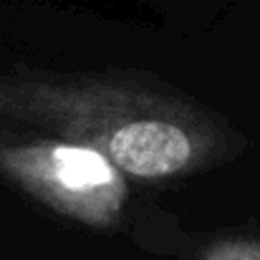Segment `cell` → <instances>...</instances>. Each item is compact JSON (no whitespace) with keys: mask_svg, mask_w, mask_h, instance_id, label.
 <instances>
[{"mask_svg":"<svg viewBox=\"0 0 260 260\" xmlns=\"http://www.w3.org/2000/svg\"><path fill=\"white\" fill-rule=\"evenodd\" d=\"M202 260H260V240L235 238L212 245Z\"/></svg>","mask_w":260,"mask_h":260,"instance_id":"3957f363","label":"cell"},{"mask_svg":"<svg viewBox=\"0 0 260 260\" xmlns=\"http://www.w3.org/2000/svg\"><path fill=\"white\" fill-rule=\"evenodd\" d=\"M0 177L46 207L91 228H111L126 205V174L86 144L0 134Z\"/></svg>","mask_w":260,"mask_h":260,"instance_id":"7a4b0ae2","label":"cell"},{"mask_svg":"<svg viewBox=\"0 0 260 260\" xmlns=\"http://www.w3.org/2000/svg\"><path fill=\"white\" fill-rule=\"evenodd\" d=\"M0 126L86 144L137 179L200 172L245 144L197 101L114 74H0Z\"/></svg>","mask_w":260,"mask_h":260,"instance_id":"6da1fadb","label":"cell"}]
</instances>
